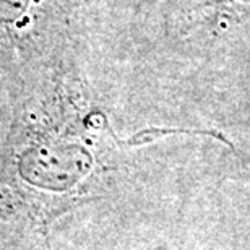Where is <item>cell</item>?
Listing matches in <instances>:
<instances>
[{"label": "cell", "instance_id": "1", "mask_svg": "<svg viewBox=\"0 0 250 250\" xmlns=\"http://www.w3.org/2000/svg\"><path fill=\"white\" fill-rule=\"evenodd\" d=\"M195 29H250V0H193Z\"/></svg>", "mask_w": 250, "mask_h": 250}, {"label": "cell", "instance_id": "2", "mask_svg": "<svg viewBox=\"0 0 250 250\" xmlns=\"http://www.w3.org/2000/svg\"><path fill=\"white\" fill-rule=\"evenodd\" d=\"M20 202L7 187H0V218H13L18 214Z\"/></svg>", "mask_w": 250, "mask_h": 250}]
</instances>
